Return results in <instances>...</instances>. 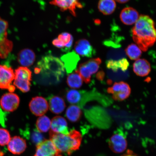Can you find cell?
Here are the masks:
<instances>
[{
    "label": "cell",
    "instance_id": "cell-1",
    "mask_svg": "<svg viewBox=\"0 0 156 156\" xmlns=\"http://www.w3.org/2000/svg\"><path fill=\"white\" fill-rule=\"evenodd\" d=\"M134 41L142 51H147L156 41V30L153 20L141 15L132 29Z\"/></svg>",
    "mask_w": 156,
    "mask_h": 156
},
{
    "label": "cell",
    "instance_id": "cell-2",
    "mask_svg": "<svg viewBox=\"0 0 156 156\" xmlns=\"http://www.w3.org/2000/svg\"><path fill=\"white\" fill-rule=\"evenodd\" d=\"M50 140L60 151L71 155L79 149L81 145V134L76 130H73L69 134L56 133L50 132Z\"/></svg>",
    "mask_w": 156,
    "mask_h": 156
},
{
    "label": "cell",
    "instance_id": "cell-3",
    "mask_svg": "<svg viewBox=\"0 0 156 156\" xmlns=\"http://www.w3.org/2000/svg\"><path fill=\"white\" fill-rule=\"evenodd\" d=\"M36 71L52 74L58 80L64 75V66L61 60L51 55H47L43 57L38 62Z\"/></svg>",
    "mask_w": 156,
    "mask_h": 156
},
{
    "label": "cell",
    "instance_id": "cell-4",
    "mask_svg": "<svg viewBox=\"0 0 156 156\" xmlns=\"http://www.w3.org/2000/svg\"><path fill=\"white\" fill-rule=\"evenodd\" d=\"M13 85L23 93L30 90L32 73L28 67H20L15 69Z\"/></svg>",
    "mask_w": 156,
    "mask_h": 156
},
{
    "label": "cell",
    "instance_id": "cell-5",
    "mask_svg": "<svg viewBox=\"0 0 156 156\" xmlns=\"http://www.w3.org/2000/svg\"><path fill=\"white\" fill-rule=\"evenodd\" d=\"M9 23L0 17V58L7 57L12 51L13 44L8 38L7 30Z\"/></svg>",
    "mask_w": 156,
    "mask_h": 156
},
{
    "label": "cell",
    "instance_id": "cell-6",
    "mask_svg": "<svg viewBox=\"0 0 156 156\" xmlns=\"http://www.w3.org/2000/svg\"><path fill=\"white\" fill-rule=\"evenodd\" d=\"M102 63L100 58H92L80 64L76 71L86 83L90 82L91 75L96 73Z\"/></svg>",
    "mask_w": 156,
    "mask_h": 156
},
{
    "label": "cell",
    "instance_id": "cell-7",
    "mask_svg": "<svg viewBox=\"0 0 156 156\" xmlns=\"http://www.w3.org/2000/svg\"><path fill=\"white\" fill-rule=\"evenodd\" d=\"M15 74L12 68L5 65H0V89H7L13 93L15 87L12 85Z\"/></svg>",
    "mask_w": 156,
    "mask_h": 156
},
{
    "label": "cell",
    "instance_id": "cell-8",
    "mask_svg": "<svg viewBox=\"0 0 156 156\" xmlns=\"http://www.w3.org/2000/svg\"><path fill=\"white\" fill-rule=\"evenodd\" d=\"M131 89L128 84L123 81L114 83L112 87L107 89V91L112 94L115 101H122L128 98L131 93Z\"/></svg>",
    "mask_w": 156,
    "mask_h": 156
},
{
    "label": "cell",
    "instance_id": "cell-9",
    "mask_svg": "<svg viewBox=\"0 0 156 156\" xmlns=\"http://www.w3.org/2000/svg\"><path fill=\"white\" fill-rule=\"evenodd\" d=\"M110 149L115 153L120 154L126 151L128 142L126 136L122 133L117 132L111 136L108 141Z\"/></svg>",
    "mask_w": 156,
    "mask_h": 156
},
{
    "label": "cell",
    "instance_id": "cell-10",
    "mask_svg": "<svg viewBox=\"0 0 156 156\" xmlns=\"http://www.w3.org/2000/svg\"><path fill=\"white\" fill-rule=\"evenodd\" d=\"M36 146L34 156H63L50 140H45Z\"/></svg>",
    "mask_w": 156,
    "mask_h": 156
},
{
    "label": "cell",
    "instance_id": "cell-11",
    "mask_svg": "<svg viewBox=\"0 0 156 156\" xmlns=\"http://www.w3.org/2000/svg\"><path fill=\"white\" fill-rule=\"evenodd\" d=\"M20 99L16 94L9 92L4 94L0 99V105L5 112H14L18 108Z\"/></svg>",
    "mask_w": 156,
    "mask_h": 156
},
{
    "label": "cell",
    "instance_id": "cell-12",
    "mask_svg": "<svg viewBox=\"0 0 156 156\" xmlns=\"http://www.w3.org/2000/svg\"><path fill=\"white\" fill-rule=\"evenodd\" d=\"M48 107L47 101L42 97L33 98L29 104L31 112L36 116H43L48 112Z\"/></svg>",
    "mask_w": 156,
    "mask_h": 156
},
{
    "label": "cell",
    "instance_id": "cell-13",
    "mask_svg": "<svg viewBox=\"0 0 156 156\" xmlns=\"http://www.w3.org/2000/svg\"><path fill=\"white\" fill-rule=\"evenodd\" d=\"M50 3L58 7L62 11H69L74 16H76L77 9L83 8V5L79 0H52Z\"/></svg>",
    "mask_w": 156,
    "mask_h": 156
},
{
    "label": "cell",
    "instance_id": "cell-14",
    "mask_svg": "<svg viewBox=\"0 0 156 156\" xmlns=\"http://www.w3.org/2000/svg\"><path fill=\"white\" fill-rule=\"evenodd\" d=\"M73 42V38L71 34L67 32H63L58 35V38L55 39L52 44L62 51L68 52L72 48Z\"/></svg>",
    "mask_w": 156,
    "mask_h": 156
},
{
    "label": "cell",
    "instance_id": "cell-15",
    "mask_svg": "<svg viewBox=\"0 0 156 156\" xmlns=\"http://www.w3.org/2000/svg\"><path fill=\"white\" fill-rule=\"evenodd\" d=\"M75 50L76 53L83 57L91 58L96 53L90 43L85 39H80L76 42Z\"/></svg>",
    "mask_w": 156,
    "mask_h": 156
},
{
    "label": "cell",
    "instance_id": "cell-16",
    "mask_svg": "<svg viewBox=\"0 0 156 156\" xmlns=\"http://www.w3.org/2000/svg\"><path fill=\"white\" fill-rule=\"evenodd\" d=\"M27 147L25 140L18 136H15L11 138L7 145L9 151L15 155L22 154L25 151Z\"/></svg>",
    "mask_w": 156,
    "mask_h": 156
},
{
    "label": "cell",
    "instance_id": "cell-17",
    "mask_svg": "<svg viewBox=\"0 0 156 156\" xmlns=\"http://www.w3.org/2000/svg\"><path fill=\"white\" fill-rule=\"evenodd\" d=\"M138 11L133 8L126 7L120 13V19L122 22L126 25H132L136 23L139 18Z\"/></svg>",
    "mask_w": 156,
    "mask_h": 156
},
{
    "label": "cell",
    "instance_id": "cell-18",
    "mask_svg": "<svg viewBox=\"0 0 156 156\" xmlns=\"http://www.w3.org/2000/svg\"><path fill=\"white\" fill-rule=\"evenodd\" d=\"M51 128L50 131L55 133L68 134L69 133L67 121L60 116H56L52 118Z\"/></svg>",
    "mask_w": 156,
    "mask_h": 156
},
{
    "label": "cell",
    "instance_id": "cell-19",
    "mask_svg": "<svg viewBox=\"0 0 156 156\" xmlns=\"http://www.w3.org/2000/svg\"><path fill=\"white\" fill-rule=\"evenodd\" d=\"M61 59L63 62L67 73H69L76 69L80 58L77 53L73 51L64 55L62 56Z\"/></svg>",
    "mask_w": 156,
    "mask_h": 156
},
{
    "label": "cell",
    "instance_id": "cell-20",
    "mask_svg": "<svg viewBox=\"0 0 156 156\" xmlns=\"http://www.w3.org/2000/svg\"><path fill=\"white\" fill-rule=\"evenodd\" d=\"M36 59V55L32 50L25 48L20 51L17 55V60L22 67H28L32 66Z\"/></svg>",
    "mask_w": 156,
    "mask_h": 156
},
{
    "label": "cell",
    "instance_id": "cell-21",
    "mask_svg": "<svg viewBox=\"0 0 156 156\" xmlns=\"http://www.w3.org/2000/svg\"><path fill=\"white\" fill-rule=\"evenodd\" d=\"M133 70L136 75L141 77L146 76L151 71V64L144 58H139L134 62Z\"/></svg>",
    "mask_w": 156,
    "mask_h": 156
},
{
    "label": "cell",
    "instance_id": "cell-22",
    "mask_svg": "<svg viewBox=\"0 0 156 156\" xmlns=\"http://www.w3.org/2000/svg\"><path fill=\"white\" fill-rule=\"evenodd\" d=\"M48 106L51 112L56 114H61L66 107L64 99L56 95H51L50 97Z\"/></svg>",
    "mask_w": 156,
    "mask_h": 156
},
{
    "label": "cell",
    "instance_id": "cell-23",
    "mask_svg": "<svg viewBox=\"0 0 156 156\" xmlns=\"http://www.w3.org/2000/svg\"><path fill=\"white\" fill-rule=\"evenodd\" d=\"M115 0H99L98 8L103 15H108L112 14L116 8Z\"/></svg>",
    "mask_w": 156,
    "mask_h": 156
},
{
    "label": "cell",
    "instance_id": "cell-24",
    "mask_svg": "<svg viewBox=\"0 0 156 156\" xmlns=\"http://www.w3.org/2000/svg\"><path fill=\"white\" fill-rule=\"evenodd\" d=\"M107 67L114 71H118L120 69L125 71L129 66L128 60L126 58H122L119 60L109 59L106 62Z\"/></svg>",
    "mask_w": 156,
    "mask_h": 156
},
{
    "label": "cell",
    "instance_id": "cell-25",
    "mask_svg": "<svg viewBox=\"0 0 156 156\" xmlns=\"http://www.w3.org/2000/svg\"><path fill=\"white\" fill-rule=\"evenodd\" d=\"M66 114L69 121L75 122L80 119L82 112L79 107L75 105H71L68 107Z\"/></svg>",
    "mask_w": 156,
    "mask_h": 156
},
{
    "label": "cell",
    "instance_id": "cell-26",
    "mask_svg": "<svg viewBox=\"0 0 156 156\" xmlns=\"http://www.w3.org/2000/svg\"><path fill=\"white\" fill-rule=\"evenodd\" d=\"M67 83L68 86L72 88L78 89L83 84V80L79 73L76 70L68 76Z\"/></svg>",
    "mask_w": 156,
    "mask_h": 156
},
{
    "label": "cell",
    "instance_id": "cell-27",
    "mask_svg": "<svg viewBox=\"0 0 156 156\" xmlns=\"http://www.w3.org/2000/svg\"><path fill=\"white\" fill-rule=\"evenodd\" d=\"M51 125V121L48 116H40L37 120L36 126L37 129L41 133H45L49 130Z\"/></svg>",
    "mask_w": 156,
    "mask_h": 156
},
{
    "label": "cell",
    "instance_id": "cell-28",
    "mask_svg": "<svg viewBox=\"0 0 156 156\" xmlns=\"http://www.w3.org/2000/svg\"><path fill=\"white\" fill-rule=\"evenodd\" d=\"M128 57L132 60H136L141 57L142 54L141 50L137 45L132 44L129 45L125 50Z\"/></svg>",
    "mask_w": 156,
    "mask_h": 156
},
{
    "label": "cell",
    "instance_id": "cell-29",
    "mask_svg": "<svg viewBox=\"0 0 156 156\" xmlns=\"http://www.w3.org/2000/svg\"><path fill=\"white\" fill-rule=\"evenodd\" d=\"M82 95L80 91L76 90H69L67 91L66 99L71 104H75L79 103L81 99Z\"/></svg>",
    "mask_w": 156,
    "mask_h": 156
},
{
    "label": "cell",
    "instance_id": "cell-30",
    "mask_svg": "<svg viewBox=\"0 0 156 156\" xmlns=\"http://www.w3.org/2000/svg\"><path fill=\"white\" fill-rule=\"evenodd\" d=\"M11 139L9 132L4 128H0V145H7Z\"/></svg>",
    "mask_w": 156,
    "mask_h": 156
},
{
    "label": "cell",
    "instance_id": "cell-31",
    "mask_svg": "<svg viewBox=\"0 0 156 156\" xmlns=\"http://www.w3.org/2000/svg\"><path fill=\"white\" fill-rule=\"evenodd\" d=\"M31 139L32 141L36 146L45 140L44 136L41 133L39 132L37 129L35 130L33 132L31 136Z\"/></svg>",
    "mask_w": 156,
    "mask_h": 156
},
{
    "label": "cell",
    "instance_id": "cell-32",
    "mask_svg": "<svg viewBox=\"0 0 156 156\" xmlns=\"http://www.w3.org/2000/svg\"><path fill=\"white\" fill-rule=\"evenodd\" d=\"M122 156H138L131 150H128Z\"/></svg>",
    "mask_w": 156,
    "mask_h": 156
},
{
    "label": "cell",
    "instance_id": "cell-33",
    "mask_svg": "<svg viewBox=\"0 0 156 156\" xmlns=\"http://www.w3.org/2000/svg\"><path fill=\"white\" fill-rule=\"evenodd\" d=\"M104 73L103 72H100L97 74V78L99 80H102L104 77Z\"/></svg>",
    "mask_w": 156,
    "mask_h": 156
},
{
    "label": "cell",
    "instance_id": "cell-34",
    "mask_svg": "<svg viewBox=\"0 0 156 156\" xmlns=\"http://www.w3.org/2000/svg\"><path fill=\"white\" fill-rule=\"evenodd\" d=\"M115 1L120 3H125L127 2L129 0H115Z\"/></svg>",
    "mask_w": 156,
    "mask_h": 156
}]
</instances>
